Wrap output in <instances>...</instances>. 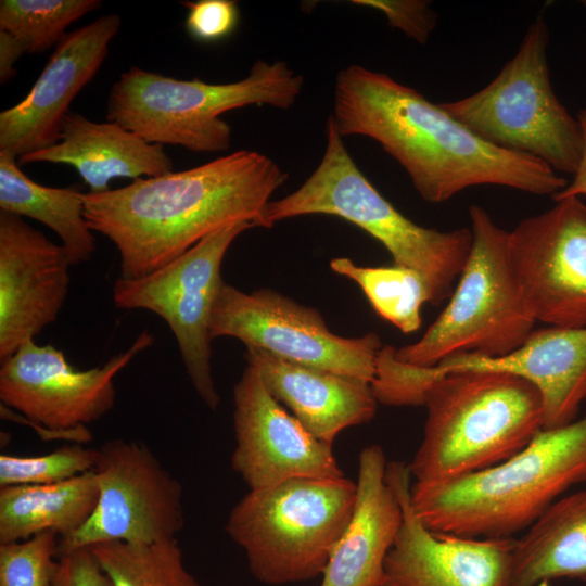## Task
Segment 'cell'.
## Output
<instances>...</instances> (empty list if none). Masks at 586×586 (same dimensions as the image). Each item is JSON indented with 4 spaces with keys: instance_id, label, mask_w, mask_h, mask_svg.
<instances>
[{
    "instance_id": "27",
    "label": "cell",
    "mask_w": 586,
    "mask_h": 586,
    "mask_svg": "<svg viewBox=\"0 0 586 586\" xmlns=\"http://www.w3.org/2000/svg\"><path fill=\"white\" fill-rule=\"evenodd\" d=\"M88 548L111 586H200L187 570L176 538L146 544L109 542Z\"/></svg>"
},
{
    "instance_id": "15",
    "label": "cell",
    "mask_w": 586,
    "mask_h": 586,
    "mask_svg": "<svg viewBox=\"0 0 586 586\" xmlns=\"http://www.w3.org/2000/svg\"><path fill=\"white\" fill-rule=\"evenodd\" d=\"M235 447L231 467L250 491L294 479L345 476L332 445L313 436L247 365L233 388Z\"/></svg>"
},
{
    "instance_id": "34",
    "label": "cell",
    "mask_w": 586,
    "mask_h": 586,
    "mask_svg": "<svg viewBox=\"0 0 586 586\" xmlns=\"http://www.w3.org/2000/svg\"><path fill=\"white\" fill-rule=\"evenodd\" d=\"M576 118L579 123L583 135V151L581 161L576 171L573 174L574 178L572 182L552 195L555 201L566 198H579L581 195L586 196V107L578 112Z\"/></svg>"
},
{
    "instance_id": "18",
    "label": "cell",
    "mask_w": 586,
    "mask_h": 586,
    "mask_svg": "<svg viewBox=\"0 0 586 586\" xmlns=\"http://www.w3.org/2000/svg\"><path fill=\"white\" fill-rule=\"evenodd\" d=\"M119 27L120 17L106 14L64 36L26 98L0 113V151L18 158L59 142L71 102L101 67Z\"/></svg>"
},
{
    "instance_id": "3",
    "label": "cell",
    "mask_w": 586,
    "mask_h": 586,
    "mask_svg": "<svg viewBox=\"0 0 586 586\" xmlns=\"http://www.w3.org/2000/svg\"><path fill=\"white\" fill-rule=\"evenodd\" d=\"M585 481L586 415L564 426L542 430L524 449L489 469L444 483L415 482L411 504L434 533L510 538Z\"/></svg>"
},
{
    "instance_id": "11",
    "label": "cell",
    "mask_w": 586,
    "mask_h": 586,
    "mask_svg": "<svg viewBox=\"0 0 586 586\" xmlns=\"http://www.w3.org/2000/svg\"><path fill=\"white\" fill-rule=\"evenodd\" d=\"M209 331L212 339L234 337L246 347L369 384L383 346L375 333L358 337L334 334L317 309L276 291L245 293L226 282L216 297Z\"/></svg>"
},
{
    "instance_id": "22",
    "label": "cell",
    "mask_w": 586,
    "mask_h": 586,
    "mask_svg": "<svg viewBox=\"0 0 586 586\" xmlns=\"http://www.w3.org/2000/svg\"><path fill=\"white\" fill-rule=\"evenodd\" d=\"M17 161L71 165L93 193L109 191L115 178L157 177L174 168L162 144L149 143L117 123H95L75 112L65 116L59 142Z\"/></svg>"
},
{
    "instance_id": "21",
    "label": "cell",
    "mask_w": 586,
    "mask_h": 586,
    "mask_svg": "<svg viewBox=\"0 0 586 586\" xmlns=\"http://www.w3.org/2000/svg\"><path fill=\"white\" fill-rule=\"evenodd\" d=\"M245 359L267 391L317 440L331 444L343 430L370 421L377 399L369 383L291 362L254 347Z\"/></svg>"
},
{
    "instance_id": "5",
    "label": "cell",
    "mask_w": 586,
    "mask_h": 586,
    "mask_svg": "<svg viewBox=\"0 0 586 586\" xmlns=\"http://www.w3.org/2000/svg\"><path fill=\"white\" fill-rule=\"evenodd\" d=\"M304 80L285 62L256 61L234 82L181 80L132 66L111 88L106 118L149 143L196 153L227 151L232 129L219 116L247 105L290 109Z\"/></svg>"
},
{
    "instance_id": "1",
    "label": "cell",
    "mask_w": 586,
    "mask_h": 586,
    "mask_svg": "<svg viewBox=\"0 0 586 586\" xmlns=\"http://www.w3.org/2000/svg\"><path fill=\"white\" fill-rule=\"evenodd\" d=\"M329 117L342 138L364 136L377 141L430 203L481 184L536 195H553L568 186L542 160L484 140L441 104L361 65H349L336 75Z\"/></svg>"
},
{
    "instance_id": "33",
    "label": "cell",
    "mask_w": 586,
    "mask_h": 586,
    "mask_svg": "<svg viewBox=\"0 0 586 586\" xmlns=\"http://www.w3.org/2000/svg\"><path fill=\"white\" fill-rule=\"evenodd\" d=\"M51 586H111L89 548L59 555Z\"/></svg>"
},
{
    "instance_id": "31",
    "label": "cell",
    "mask_w": 586,
    "mask_h": 586,
    "mask_svg": "<svg viewBox=\"0 0 586 586\" xmlns=\"http://www.w3.org/2000/svg\"><path fill=\"white\" fill-rule=\"evenodd\" d=\"M186 29L196 41L212 43L229 37L238 27L240 11L232 0L184 1Z\"/></svg>"
},
{
    "instance_id": "19",
    "label": "cell",
    "mask_w": 586,
    "mask_h": 586,
    "mask_svg": "<svg viewBox=\"0 0 586 586\" xmlns=\"http://www.w3.org/2000/svg\"><path fill=\"white\" fill-rule=\"evenodd\" d=\"M435 380L456 372L494 371L533 384L543 403V430L576 420L586 400V328L548 327L533 330L525 342L504 356L453 355L431 367Z\"/></svg>"
},
{
    "instance_id": "30",
    "label": "cell",
    "mask_w": 586,
    "mask_h": 586,
    "mask_svg": "<svg viewBox=\"0 0 586 586\" xmlns=\"http://www.w3.org/2000/svg\"><path fill=\"white\" fill-rule=\"evenodd\" d=\"M54 532L0 544V586H51L59 558Z\"/></svg>"
},
{
    "instance_id": "17",
    "label": "cell",
    "mask_w": 586,
    "mask_h": 586,
    "mask_svg": "<svg viewBox=\"0 0 586 586\" xmlns=\"http://www.w3.org/2000/svg\"><path fill=\"white\" fill-rule=\"evenodd\" d=\"M71 266L61 244L0 211V362L58 319Z\"/></svg>"
},
{
    "instance_id": "20",
    "label": "cell",
    "mask_w": 586,
    "mask_h": 586,
    "mask_svg": "<svg viewBox=\"0 0 586 586\" xmlns=\"http://www.w3.org/2000/svg\"><path fill=\"white\" fill-rule=\"evenodd\" d=\"M386 466L381 446L360 451L353 513L320 586L383 585L384 562L403 521L399 500L385 480Z\"/></svg>"
},
{
    "instance_id": "23",
    "label": "cell",
    "mask_w": 586,
    "mask_h": 586,
    "mask_svg": "<svg viewBox=\"0 0 586 586\" xmlns=\"http://www.w3.org/2000/svg\"><path fill=\"white\" fill-rule=\"evenodd\" d=\"M586 581V489L563 495L515 538L505 586Z\"/></svg>"
},
{
    "instance_id": "35",
    "label": "cell",
    "mask_w": 586,
    "mask_h": 586,
    "mask_svg": "<svg viewBox=\"0 0 586 586\" xmlns=\"http://www.w3.org/2000/svg\"><path fill=\"white\" fill-rule=\"evenodd\" d=\"M26 53L21 42L12 35L0 30V82H8L15 74V62Z\"/></svg>"
},
{
    "instance_id": "26",
    "label": "cell",
    "mask_w": 586,
    "mask_h": 586,
    "mask_svg": "<svg viewBox=\"0 0 586 586\" xmlns=\"http://www.w3.org/2000/svg\"><path fill=\"white\" fill-rule=\"evenodd\" d=\"M331 269L355 281L364 291L375 313L404 333L421 327V307L433 304L425 278L417 270L392 266L362 267L347 257H335Z\"/></svg>"
},
{
    "instance_id": "7",
    "label": "cell",
    "mask_w": 586,
    "mask_h": 586,
    "mask_svg": "<svg viewBox=\"0 0 586 586\" xmlns=\"http://www.w3.org/2000/svg\"><path fill=\"white\" fill-rule=\"evenodd\" d=\"M355 499L356 483L346 476L294 479L249 491L230 510L225 530L258 582H306L322 575Z\"/></svg>"
},
{
    "instance_id": "32",
    "label": "cell",
    "mask_w": 586,
    "mask_h": 586,
    "mask_svg": "<svg viewBox=\"0 0 586 586\" xmlns=\"http://www.w3.org/2000/svg\"><path fill=\"white\" fill-rule=\"evenodd\" d=\"M354 3L382 11L388 23L424 43L436 24V14L424 1L357 0Z\"/></svg>"
},
{
    "instance_id": "28",
    "label": "cell",
    "mask_w": 586,
    "mask_h": 586,
    "mask_svg": "<svg viewBox=\"0 0 586 586\" xmlns=\"http://www.w3.org/2000/svg\"><path fill=\"white\" fill-rule=\"evenodd\" d=\"M101 5L100 0H1L0 30L28 53L44 52L59 44L73 22Z\"/></svg>"
},
{
    "instance_id": "2",
    "label": "cell",
    "mask_w": 586,
    "mask_h": 586,
    "mask_svg": "<svg viewBox=\"0 0 586 586\" xmlns=\"http://www.w3.org/2000/svg\"><path fill=\"white\" fill-rule=\"evenodd\" d=\"M288 174L267 155L240 150L203 165L84 193L85 218L120 256V277H144L207 235L239 222L267 228L265 211Z\"/></svg>"
},
{
    "instance_id": "6",
    "label": "cell",
    "mask_w": 586,
    "mask_h": 586,
    "mask_svg": "<svg viewBox=\"0 0 586 586\" xmlns=\"http://www.w3.org/2000/svg\"><path fill=\"white\" fill-rule=\"evenodd\" d=\"M326 136L324 153L314 173L297 190L268 203L267 228L302 215L343 218L382 243L395 265L419 271L432 291V305L449 298L471 250V229L440 231L411 221L360 171L330 117Z\"/></svg>"
},
{
    "instance_id": "24",
    "label": "cell",
    "mask_w": 586,
    "mask_h": 586,
    "mask_svg": "<svg viewBox=\"0 0 586 586\" xmlns=\"http://www.w3.org/2000/svg\"><path fill=\"white\" fill-rule=\"evenodd\" d=\"M98 499L94 471L60 483L0 487V544L43 532L67 537L85 524Z\"/></svg>"
},
{
    "instance_id": "29",
    "label": "cell",
    "mask_w": 586,
    "mask_h": 586,
    "mask_svg": "<svg viewBox=\"0 0 586 586\" xmlns=\"http://www.w3.org/2000/svg\"><path fill=\"white\" fill-rule=\"evenodd\" d=\"M98 449L80 444L39 456L0 455V487L60 483L93 471Z\"/></svg>"
},
{
    "instance_id": "13",
    "label": "cell",
    "mask_w": 586,
    "mask_h": 586,
    "mask_svg": "<svg viewBox=\"0 0 586 586\" xmlns=\"http://www.w3.org/2000/svg\"><path fill=\"white\" fill-rule=\"evenodd\" d=\"M93 471L97 506L84 525L60 538L59 555L100 543L175 539L182 530V486L145 444L122 438L103 443Z\"/></svg>"
},
{
    "instance_id": "8",
    "label": "cell",
    "mask_w": 586,
    "mask_h": 586,
    "mask_svg": "<svg viewBox=\"0 0 586 586\" xmlns=\"http://www.w3.org/2000/svg\"><path fill=\"white\" fill-rule=\"evenodd\" d=\"M472 245L449 302L423 336L399 348L396 360L434 367L457 354L504 356L533 331L534 318L511 268L508 235L479 205L469 207Z\"/></svg>"
},
{
    "instance_id": "12",
    "label": "cell",
    "mask_w": 586,
    "mask_h": 586,
    "mask_svg": "<svg viewBox=\"0 0 586 586\" xmlns=\"http://www.w3.org/2000/svg\"><path fill=\"white\" fill-rule=\"evenodd\" d=\"M153 342V334L143 331L103 366L78 370L62 351L27 341L1 362L0 400L35 428L88 443L92 436L86 425L115 404V377Z\"/></svg>"
},
{
    "instance_id": "25",
    "label": "cell",
    "mask_w": 586,
    "mask_h": 586,
    "mask_svg": "<svg viewBox=\"0 0 586 586\" xmlns=\"http://www.w3.org/2000/svg\"><path fill=\"white\" fill-rule=\"evenodd\" d=\"M82 195L73 186L51 188L35 182L20 169L15 155L0 151L1 211L36 219L53 230L72 265L90 260L95 251Z\"/></svg>"
},
{
    "instance_id": "9",
    "label": "cell",
    "mask_w": 586,
    "mask_h": 586,
    "mask_svg": "<svg viewBox=\"0 0 586 586\" xmlns=\"http://www.w3.org/2000/svg\"><path fill=\"white\" fill-rule=\"evenodd\" d=\"M548 42L547 24L538 16L491 84L468 98L440 104L484 140L537 157L553 170L574 174L583 135L577 118L552 90Z\"/></svg>"
},
{
    "instance_id": "16",
    "label": "cell",
    "mask_w": 586,
    "mask_h": 586,
    "mask_svg": "<svg viewBox=\"0 0 586 586\" xmlns=\"http://www.w3.org/2000/svg\"><path fill=\"white\" fill-rule=\"evenodd\" d=\"M411 472L387 462L385 480L403 511L382 586H505L515 537L467 538L430 531L411 504Z\"/></svg>"
},
{
    "instance_id": "14",
    "label": "cell",
    "mask_w": 586,
    "mask_h": 586,
    "mask_svg": "<svg viewBox=\"0 0 586 586\" xmlns=\"http://www.w3.org/2000/svg\"><path fill=\"white\" fill-rule=\"evenodd\" d=\"M555 202L509 232V259L535 321L586 328V206L579 198Z\"/></svg>"
},
{
    "instance_id": "4",
    "label": "cell",
    "mask_w": 586,
    "mask_h": 586,
    "mask_svg": "<svg viewBox=\"0 0 586 586\" xmlns=\"http://www.w3.org/2000/svg\"><path fill=\"white\" fill-rule=\"evenodd\" d=\"M423 406V438L409 463L416 483H444L495 467L543 430L537 388L510 373L446 374L430 386Z\"/></svg>"
},
{
    "instance_id": "10",
    "label": "cell",
    "mask_w": 586,
    "mask_h": 586,
    "mask_svg": "<svg viewBox=\"0 0 586 586\" xmlns=\"http://www.w3.org/2000/svg\"><path fill=\"white\" fill-rule=\"evenodd\" d=\"M253 227L239 222L224 228L162 268L137 279L119 277L113 286L116 307L150 310L165 320L195 392L212 410L220 400L212 375L209 324L224 283L221 264L235 238Z\"/></svg>"
}]
</instances>
